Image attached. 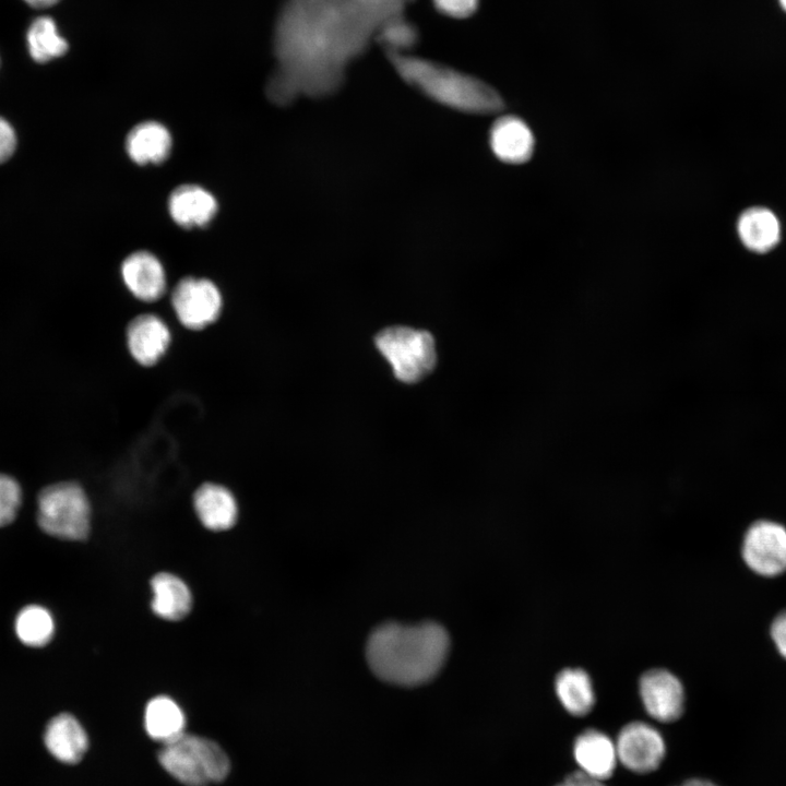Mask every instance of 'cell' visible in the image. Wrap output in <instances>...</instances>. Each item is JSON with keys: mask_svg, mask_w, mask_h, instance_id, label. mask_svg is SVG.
I'll list each match as a JSON object with an SVG mask.
<instances>
[{"mask_svg": "<svg viewBox=\"0 0 786 786\" xmlns=\"http://www.w3.org/2000/svg\"><path fill=\"white\" fill-rule=\"evenodd\" d=\"M27 5L34 9H47L57 4L60 0H23Z\"/></svg>", "mask_w": 786, "mask_h": 786, "instance_id": "4dcf8cb0", "label": "cell"}, {"mask_svg": "<svg viewBox=\"0 0 786 786\" xmlns=\"http://www.w3.org/2000/svg\"><path fill=\"white\" fill-rule=\"evenodd\" d=\"M153 599L151 607L160 618L180 620L186 617L192 606V596L187 584L177 575L162 572L151 581Z\"/></svg>", "mask_w": 786, "mask_h": 786, "instance_id": "d6986e66", "label": "cell"}, {"mask_svg": "<svg viewBox=\"0 0 786 786\" xmlns=\"http://www.w3.org/2000/svg\"><path fill=\"white\" fill-rule=\"evenodd\" d=\"M737 231L742 245L757 253L769 252L781 239V224L777 216L763 206L745 210L738 218Z\"/></svg>", "mask_w": 786, "mask_h": 786, "instance_id": "ac0fdd59", "label": "cell"}, {"mask_svg": "<svg viewBox=\"0 0 786 786\" xmlns=\"http://www.w3.org/2000/svg\"><path fill=\"white\" fill-rule=\"evenodd\" d=\"M131 356L142 366L155 365L166 353L170 331L157 315L143 313L130 321L126 332Z\"/></svg>", "mask_w": 786, "mask_h": 786, "instance_id": "8fae6325", "label": "cell"}, {"mask_svg": "<svg viewBox=\"0 0 786 786\" xmlns=\"http://www.w3.org/2000/svg\"><path fill=\"white\" fill-rule=\"evenodd\" d=\"M22 502V489L11 476L0 473V526L10 524Z\"/></svg>", "mask_w": 786, "mask_h": 786, "instance_id": "484cf974", "label": "cell"}, {"mask_svg": "<svg viewBox=\"0 0 786 786\" xmlns=\"http://www.w3.org/2000/svg\"><path fill=\"white\" fill-rule=\"evenodd\" d=\"M14 628L22 643L39 647L51 640L55 622L51 614L45 607L28 605L17 614Z\"/></svg>", "mask_w": 786, "mask_h": 786, "instance_id": "cb8c5ba5", "label": "cell"}, {"mask_svg": "<svg viewBox=\"0 0 786 786\" xmlns=\"http://www.w3.org/2000/svg\"><path fill=\"white\" fill-rule=\"evenodd\" d=\"M184 725V713L171 698L158 695L146 704L144 727L152 739L165 745L181 736Z\"/></svg>", "mask_w": 786, "mask_h": 786, "instance_id": "44dd1931", "label": "cell"}, {"mask_svg": "<svg viewBox=\"0 0 786 786\" xmlns=\"http://www.w3.org/2000/svg\"><path fill=\"white\" fill-rule=\"evenodd\" d=\"M16 144L17 138L14 128L0 116V164L13 155Z\"/></svg>", "mask_w": 786, "mask_h": 786, "instance_id": "83f0119b", "label": "cell"}, {"mask_svg": "<svg viewBox=\"0 0 786 786\" xmlns=\"http://www.w3.org/2000/svg\"><path fill=\"white\" fill-rule=\"evenodd\" d=\"M193 507L201 523L211 531H226L236 523V499L229 489L222 485H201L193 495Z\"/></svg>", "mask_w": 786, "mask_h": 786, "instance_id": "9a60e30c", "label": "cell"}, {"mask_svg": "<svg viewBox=\"0 0 786 786\" xmlns=\"http://www.w3.org/2000/svg\"><path fill=\"white\" fill-rule=\"evenodd\" d=\"M383 23L360 0H287L274 29L277 67L266 85L269 98L288 105L299 96L333 95Z\"/></svg>", "mask_w": 786, "mask_h": 786, "instance_id": "6da1fadb", "label": "cell"}, {"mask_svg": "<svg viewBox=\"0 0 786 786\" xmlns=\"http://www.w3.org/2000/svg\"><path fill=\"white\" fill-rule=\"evenodd\" d=\"M434 8L442 14L465 19L471 16L478 8L479 0H431Z\"/></svg>", "mask_w": 786, "mask_h": 786, "instance_id": "4316f807", "label": "cell"}, {"mask_svg": "<svg viewBox=\"0 0 786 786\" xmlns=\"http://www.w3.org/2000/svg\"><path fill=\"white\" fill-rule=\"evenodd\" d=\"M121 275L128 289L141 300L155 301L165 293L164 267L151 252L136 251L130 254L121 265Z\"/></svg>", "mask_w": 786, "mask_h": 786, "instance_id": "4fadbf2b", "label": "cell"}, {"mask_svg": "<svg viewBox=\"0 0 786 786\" xmlns=\"http://www.w3.org/2000/svg\"><path fill=\"white\" fill-rule=\"evenodd\" d=\"M450 647L446 629L436 621H386L370 632L365 656L369 669L381 681L415 688L438 676Z\"/></svg>", "mask_w": 786, "mask_h": 786, "instance_id": "7a4b0ae2", "label": "cell"}, {"mask_svg": "<svg viewBox=\"0 0 786 786\" xmlns=\"http://www.w3.org/2000/svg\"><path fill=\"white\" fill-rule=\"evenodd\" d=\"M573 755L581 770L598 779L612 774L617 758L611 739L594 728L585 729L576 736Z\"/></svg>", "mask_w": 786, "mask_h": 786, "instance_id": "2e32d148", "label": "cell"}, {"mask_svg": "<svg viewBox=\"0 0 786 786\" xmlns=\"http://www.w3.org/2000/svg\"><path fill=\"white\" fill-rule=\"evenodd\" d=\"M771 636L779 654L786 658V611L781 612L772 622Z\"/></svg>", "mask_w": 786, "mask_h": 786, "instance_id": "f1b7e54d", "label": "cell"}, {"mask_svg": "<svg viewBox=\"0 0 786 786\" xmlns=\"http://www.w3.org/2000/svg\"><path fill=\"white\" fill-rule=\"evenodd\" d=\"M489 144L497 158L517 165L532 157L535 140L525 121L515 116H503L492 124Z\"/></svg>", "mask_w": 786, "mask_h": 786, "instance_id": "7c38bea8", "label": "cell"}, {"mask_svg": "<svg viewBox=\"0 0 786 786\" xmlns=\"http://www.w3.org/2000/svg\"><path fill=\"white\" fill-rule=\"evenodd\" d=\"M555 691L562 706L572 715L583 716L594 706L592 679L581 668H565L555 680Z\"/></svg>", "mask_w": 786, "mask_h": 786, "instance_id": "7402d4cb", "label": "cell"}, {"mask_svg": "<svg viewBox=\"0 0 786 786\" xmlns=\"http://www.w3.org/2000/svg\"><path fill=\"white\" fill-rule=\"evenodd\" d=\"M419 38L417 27L403 14L386 20L378 29L376 39L384 46L385 51L406 53Z\"/></svg>", "mask_w": 786, "mask_h": 786, "instance_id": "d4e9b609", "label": "cell"}, {"mask_svg": "<svg viewBox=\"0 0 786 786\" xmlns=\"http://www.w3.org/2000/svg\"><path fill=\"white\" fill-rule=\"evenodd\" d=\"M374 343L402 382L416 383L436 367L434 340L427 331L390 326L376 335Z\"/></svg>", "mask_w": 786, "mask_h": 786, "instance_id": "8992f818", "label": "cell"}, {"mask_svg": "<svg viewBox=\"0 0 786 786\" xmlns=\"http://www.w3.org/2000/svg\"><path fill=\"white\" fill-rule=\"evenodd\" d=\"M615 746L620 762L638 773L655 770L665 754V742L659 731L641 720L626 724Z\"/></svg>", "mask_w": 786, "mask_h": 786, "instance_id": "9c48e42d", "label": "cell"}, {"mask_svg": "<svg viewBox=\"0 0 786 786\" xmlns=\"http://www.w3.org/2000/svg\"><path fill=\"white\" fill-rule=\"evenodd\" d=\"M26 46L31 58L39 63L63 56L69 48L55 20L48 15L37 16L29 23L26 31Z\"/></svg>", "mask_w": 786, "mask_h": 786, "instance_id": "603a6c76", "label": "cell"}, {"mask_svg": "<svg viewBox=\"0 0 786 786\" xmlns=\"http://www.w3.org/2000/svg\"><path fill=\"white\" fill-rule=\"evenodd\" d=\"M127 152L138 164L160 163L171 148V136L162 123L145 121L135 126L126 141Z\"/></svg>", "mask_w": 786, "mask_h": 786, "instance_id": "ffe728a7", "label": "cell"}, {"mask_svg": "<svg viewBox=\"0 0 786 786\" xmlns=\"http://www.w3.org/2000/svg\"><path fill=\"white\" fill-rule=\"evenodd\" d=\"M171 218L182 227L206 225L217 211L215 198L202 187L183 184L172 191L168 200Z\"/></svg>", "mask_w": 786, "mask_h": 786, "instance_id": "e0dca14e", "label": "cell"}, {"mask_svg": "<svg viewBox=\"0 0 786 786\" xmlns=\"http://www.w3.org/2000/svg\"><path fill=\"white\" fill-rule=\"evenodd\" d=\"M742 557L757 574L783 573L786 571V528L771 521L753 523L743 537Z\"/></svg>", "mask_w": 786, "mask_h": 786, "instance_id": "ba28073f", "label": "cell"}, {"mask_svg": "<svg viewBox=\"0 0 786 786\" xmlns=\"http://www.w3.org/2000/svg\"><path fill=\"white\" fill-rule=\"evenodd\" d=\"M37 522L51 536L84 539L90 532L91 507L83 488L74 481L45 487L37 498Z\"/></svg>", "mask_w": 786, "mask_h": 786, "instance_id": "5b68a950", "label": "cell"}, {"mask_svg": "<svg viewBox=\"0 0 786 786\" xmlns=\"http://www.w3.org/2000/svg\"><path fill=\"white\" fill-rule=\"evenodd\" d=\"M385 52L404 82L442 106L474 115L495 114L504 107L499 93L477 78L421 57Z\"/></svg>", "mask_w": 786, "mask_h": 786, "instance_id": "3957f363", "label": "cell"}, {"mask_svg": "<svg viewBox=\"0 0 786 786\" xmlns=\"http://www.w3.org/2000/svg\"><path fill=\"white\" fill-rule=\"evenodd\" d=\"M171 305L182 325L201 330L217 320L222 295L210 279L184 277L174 288Z\"/></svg>", "mask_w": 786, "mask_h": 786, "instance_id": "52a82bcc", "label": "cell"}, {"mask_svg": "<svg viewBox=\"0 0 786 786\" xmlns=\"http://www.w3.org/2000/svg\"><path fill=\"white\" fill-rule=\"evenodd\" d=\"M158 761L166 772L187 786H209L224 781L230 762L213 740L183 733L163 745Z\"/></svg>", "mask_w": 786, "mask_h": 786, "instance_id": "277c9868", "label": "cell"}, {"mask_svg": "<svg viewBox=\"0 0 786 786\" xmlns=\"http://www.w3.org/2000/svg\"><path fill=\"white\" fill-rule=\"evenodd\" d=\"M782 8L786 11V0H779Z\"/></svg>", "mask_w": 786, "mask_h": 786, "instance_id": "d6a6232c", "label": "cell"}, {"mask_svg": "<svg viewBox=\"0 0 786 786\" xmlns=\"http://www.w3.org/2000/svg\"><path fill=\"white\" fill-rule=\"evenodd\" d=\"M679 786H717V785L712 783L711 781L703 779V778H689V779H686Z\"/></svg>", "mask_w": 786, "mask_h": 786, "instance_id": "1f68e13d", "label": "cell"}, {"mask_svg": "<svg viewBox=\"0 0 786 786\" xmlns=\"http://www.w3.org/2000/svg\"><path fill=\"white\" fill-rule=\"evenodd\" d=\"M639 692L645 711L660 722L679 718L684 707L681 681L669 670L655 668L645 671L639 681Z\"/></svg>", "mask_w": 786, "mask_h": 786, "instance_id": "30bf717a", "label": "cell"}, {"mask_svg": "<svg viewBox=\"0 0 786 786\" xmlns=\"http://www.w3.org/2000/svg\"><path fill=\"white\" fill-rule=\"evenodd\" d=\"M555 786H606L598 779L583 770H575L568 774L562 782Z\"/></svg>", "mask_w": 786, "mask_h": 786, "instance_id": "f546056e", "label": "cell"}, {"mask_svg": "<svg viewBox=\"0 0 786 786\" xmlns=\"http://www.w3.org/2000/svg\"><path fill=\"white\" fill-rule=\"evenodd\" d=\"M44 742L48 752L67 764L78 763L88 748L87 734L71 714L61 713L46 726Z\"/></svg>", "mask_w": 786, "mask_h": 786, "instance_id": "5bb4252c", "label": "cell"}]
</instances>
